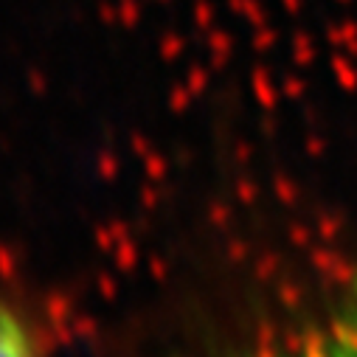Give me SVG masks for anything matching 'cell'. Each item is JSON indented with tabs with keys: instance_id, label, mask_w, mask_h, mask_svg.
<instances>
[{
	"instance_id": "1",
	"label": "cell",
	"mask_w": 357,
	"mask_h": 357,
	"mask_svg": "<svg viewBox=\"0 0 357 357\" xmlns=\"http://www.w3.org/2000/svg\"><path fill=\"white\" fill-rule=\"evenodd\" d=\"M261 357H357V298Z\"/></svg>"
},
{
	"instance_id": "2",
	"label": "cell",
	"mask_w": 357,
	"mask_h": 357,
	"mask_svg": "<svg viewBox=\"0 0 357 357\" xmlns=\"http://www.w3.org/2000/svg\"><path fill=\"white\" fill-rule=\"evenodd\" d=\"M0 357H43L31 318L12 301H0Z\"/></svg>"
}]
</instances>
